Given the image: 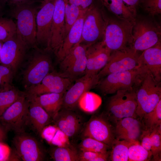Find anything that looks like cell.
Instances as JSON below:
<instances>
[{"label":"cell","instance_id":"5","mask_svg":"<svg viewBox=\"0 0 161 161\" xmlns=\"http://www.w3.org/2000/svg\"><path fill=\"white\" fill-rule=\"evenodd\" d=\"M153 75L147 71L143 75L136 91L137 105V117L141 120L155 107L161 99V88Z\"/></svg>","mask_w":161,"mask_h":161},{"label":"cell","instance_id":"33","mask_svg":"<svg viewBox=\"0 0 161 161\" xmlns=\"http://www.w3.org/2000/svg\"><path fill=\"white\" fill-rule=\"evenodd\" d=\"M144 129H153L161 126V100L155 107L141 120Z\"/></svg>","mask_w":161,"mask_h":161},{"label":"cell","instance_id":"35","mask_svg":"<svg viewBox=\"0 0 161 161\" xmlns=\"http://www.w3.org/2000/svg\"><path fill=\"white\" fill-rule=\"evenodd\" d=\"M110 148L106 144L90 137H84L80 145L81 151H90L98 153L108 152Z\"/></svg>","mask_w":161,"mask_h":161},{"label":"cell","instance_id":"39","mask_svg":"<svg viewBox=\"0 0 161 161\" xmlns=\"http://www.w3.org/2000/svg\"><path fill=\"white\" fill-rule=\"evenodd\" d=\"M142 4L149 16L154 18L161 13V0H143Z\"/></svg>","mask_w":161,"mask_h":161},{"label":"cell","instance_id":"20","mask_svg":"<svg viewBox=\"0 0 161 161\" xmlns=\"http://www.w3.org/2000/svg\"><path fill=\"white\" fill-rule=\"evenodd\" d=\"M68 0H55L53 15L50 49L55 54L63 40L65 5Z\"/></svg>","mask_w":161,"mask_h":161},{"label":"cell","instance_id":"46","mask_svg":"<svg viewBox=\"0 0 161 161\" xmlns=\"http://www.w3.org/2000/svg\"><path fill=\"white\" fill-rule=\"evenodd\" d=\"M7 132L4 127L0 124V143L4 142L6 140Z\"/></svg>","mask_w":161,"mask_h":161},{"label":"cell","instance_id":"3","mask_svg":"<svg viewBox=\"0 0 161 161\" xmlns=\"http://www.w3.org/2000/svg\"><path fill=\"white\" fill-rule=\"evenodd\" d=\"M32 49L28 60L23 63L21 67L23 68L21 76L26 90L41 82L52 68L51 57L46 52L47 50L38 47Z\"/></svg>","mask_w":161,"mask_h":161},{"label":"cell","instance_id":"50","mask_svg":"<svg viewBox=\"0 0 161 161\" xmlns=\"http://www.w3.org/2000/svg\"><path fill=\"white\" fill-rule=\"evenodd\" d=\"M1 91V89H0V91Z\"/></svg>","mask_w":161,"mask_h":161},{"label":"cell","instance_id":"48","mask_svg":"<svg viewBox=\"0 0 161 161\" xmlns=\"http://www.w3.org/2000/svg\"><path fill=\"white\" fill-rule=\"evenodd\" d=\"M1 3L0 2V12L1 11Z\"/></svg>","mask_w":161,"mask_h":161},{"label":"cell","instance_id":"19","mask_svg":"<svg viewBox=\"0 0 161 161\" xmlns=\"http://www.w3.org/2000/svg\"><path fill=\"white\" fill-rule=\"evenodd\" d=\"M115 124L114 132L116 139L125 140L132 144L140 143L139 139L144 129L140 119L137 117H125Z\"/></svg>","mask_w":161,"mask_h":161},{"label":"cell","instance_id":"47","mask_svg":"<svg viewBox=\"0 0 161 161\" xmlns=\"http://www.w3.org/2000/svg\"><path fill=\"white\" fill-rule=\"evenodd\" d=\"M3 43V42L0 41V60L1 52V49Z\"/></svg>","mask_w":161,"mask_h":161},{"label":"cell","instance_id":"27","mask_svg":"<svg viewBox=\"0 0 161 161\" xmlns=\"http://www.w3.org/2000/svg\"><path fill=\"white\" fill-rule=\"evenodd\" d=\"M40 135L48 143L56 146L63 147L70 144L69 138L55 125L46 126Z\"/></svg>","mask_w":161,"mask_h":161},{"label":"cell","instance_id":"31","mask_svg":"<svg viewBox=\"0 0 161 161\" xmlns=\"http://www.w3.org/2000/svg\"><path fill=\"white\" fill-rule=\"evenodd\" d=\"M132 144L125 140H120L115 138L111 147L110 160L112 161H128V150Z\"/></svg>","mask_w":161,"mask_h":161},{"label":"cell","instance_id":"22","mask_svg":"<svg viewBox=\"0 0 161 161\" xmlns=\"http://www.w3.org/2000/svg\"><path fill=\"white\" fill-rule=\"evenodd\" d=\"M140 66L149 72L158 82L161 79V42L143 51L139 56Z\"/></svg>","mask_w":161,"mask_h":161},{"label":"cell","instance_id":"10","mask_svg":"<svg viewBox=\"0 0 161 161\" xmlns=\"http://www.w3.org/2000/svg\"><path fill=\"white\" fill-rule=\"evenodd\" d=\"M87 45L77 44L60 61L59 72L71 80H76L85 74L87 59Z\"/></svg>","mask_w":161,"mask_h":161},{"label":"cell","instance_id":"38","mask_svg":"<svg viewBox=\"0 0 161 161\" xmlns=\"http://www.w3.org/2000/svg\"><path fill=\"white\" fill-rule=\"evenodd\" d=\"M14 76L11 69L5 65L0 64L1 91L9 90L13 87L12 85V81Z\"/></svg>","mask_w":161,"mask_h":161},{"label":"cell","instance_id":"26","mask_svg":"<svg viewBox=\"0 0 161 161\" xmlns=\"http://www.w3.org/2000/svg\"><path fill=\"white\" fill-rule=\"evenodd\" d=\"M102 5L117 18L134 21L135 16L122 0H99Z\"/></svg>","mask_w":161,"mask_h":161},{"label":"cell","instance_id":"32","mask_svg":"<svg viewBox=\"0 0 161 161\" xmlns=\"http://www.w3.org/2000/svg\"><path fill=\"white\" fill-rule=\"evenodd\" d=\"M82 10L78 6L69 3L68 1L66 3L65 10L63 40Z\"/></svg>","mask_w":161,"mask_h":161},{"label":"cell","instance_id":"7","mask_svg":"<svg viewBox=\"0 0 161 161\" xmlns=\"http://www.w3.org/2000/svg\"><path fill=\"white\" fill-rule=\"evenodd\" d=\"M147 71L141 66L124 72L112 73L99 81L98 88L105 94L115 93L118 90L133 89L140 82Z\"/></svg>","mask_w":161,"mask_h":161},{"label":"cell","instance_id":"1","mask_svg":"<svg viewBox=\"0 0 161 161\" xmlns=\"http://www.w3.org/2000/svg\"><path fill=\"white\" fill-rule=\"evenodd\" d=\"M102 13L104 21L102 40L106 46L112 52L128 47L127 46H130L133 41L132 31L135 21L109 16L102 6Z\"/></svg>","mask_w":161,"mask_h":161},{"label":"cell","instance_id":"15","mask_svg":"<svg viewBox=\"0 0 161 161\" xmlns=\"http://www.w3.org/2000/svg\"><path fill=\"white\" fill-rule=\"evenodd\" d=\"M16 134L13 139V143L21 160L24 161L44 160V150L36 138L24 132Z\"/></svg>","mask_w":161,"mask_h":161},{"label":"cell","instance_id":"34","mask_svg":"<svg viewBox=\"0 0 161 161\" xmlns=\"http://www.w3.org/2000/svg\"><path fill=\"white\" fill-rule=\"evenodd\" d=\"M16 34V23L11 19L0 18V41L4 42Z\"/></svg>","mask_w":161,"mask_h":161},{"label":"cell","instance_id":"36","mask_svg":"<svg viewBox=\"0 0 161 161\" xmlns=\"http://www.w3.org/2000/svg\"><path fill=\"white\" fill-rule=\"evenodd\" d=\"M149 129L151 140V152L153 159L154 161H161V126Z\"/></svg>","mask_w":161,"mask_h":161},{"label":"cell","instance_id":"21","mask_svg":"<svg viewBox=\"0 0 161 161\" xmlns=\"http://www.w3.org/2000/svg\"><path fill=\"white\" fill-rule=\"evenodd\" d=\"M52 119L55 125L69 138L76 136L82 127L80 117L73 110H60Z\"/></svg>","mask_w":161,"mask_h":161},{"label":"cell","instance_id":"42","mask_svg":"<svg viewBox=\"0 0 161 161\" xmlns=\"http://www.w3.org/2000/svg\"><path fill=\"white\" fill-rule=\"evenodd\" d=\"M81 151L80 153H79L80 161H94L95 159L104 153L86 151Z\"/></svg>","mask_w":161,"mask_h":161},{"label":"cell","instance_id":"14","mask_svg":"<svg viewBox=\"0 0 161 161\" xmlns=\"http://www.w3.org/2000/svg\"><path fill=\"white\" fill-rule=\"evenodd\" d=\"M82 134L102 142L111 148L115 138L114 129L106 116H93L84 126Z\"/></svg>","mask_w":161,"mask_h":161},{"label":"cell","instance_id":"43","mask_svg":"<svg viewBox=\"0 0 161 161\" xmlns=\"http://www.w3.org/2000/svg\"><path fill=\"white\" fill-rule=\"evenodd\" d=\"M94 0H68V2L78 6L81 10H87L94 2Z\"/></svg>","mask_w":161,"mask_h":161},{"label":"cell","instance_id":"24","mask_svg":"<svg viewBox=\"0 0 161 161\" xmlns=\"http://www.w3.org/2000/svg\"><path fill=\"white\" fill-rule=\"evenodd\" d=\"M64 93H48L27 97L38 103L53 119L62 108Z\"/></svg>","mask_w":161,"mask_h":161},{"label":"cell","instance_id":"18","mask_svg":"<svg viewBox=\"0 0 161 161\" xmlns=\"http://www.w3.org/2000/svg\"><path fill=\"white\" fill-rule=\"evenodd\" d=\"M87 45V59L85 74H97L107 64L111 52L106 45L103 41Z\"/></svg>","mask_w":161,"mask_h":161},{"label":"cell","instance_id":"11","mask_svg":"<svg viewBox=\"0 0 161 161\" xmlns=\"http://www.w3.org/2000/svg\"><path fill=\"white\" fill-rule=\"evenodd\" d=\"M139 56L138 52L129 47L112 52L106 66L98 73L99 78L139 67Z\"/></svg>","mask_w":161,"mask_h":161},{"label":"cell","instance_id":"12","mask_svg":"<svg viewBox=\"0 0 161 161\" xmlns=\"http://www.w3.org/2000/svg\"><path fill=\"white\" fill-rule=\"evenodd\" d=\"M55 0H44L36 17V40L37 47H43L44 49H50L53 15Z\"/></svg>","mask_w":161,"mask_h":161},{"label":"cell","instance_id":"17","mask_svg":"<svg viewBox=\"0 0 161 161\" xmlns=\"http://www.w3.org/2000/svg\"><path fill=\"white\" fill-rule=\"evenodd\" d=\"M72 80L63 77L59 72H49L38 84L26 89L28 97L48 93H65L71 86Z\"/></svg>","mask_w":161,"mask_h":161},{"label":"cell","instance_id":"4","mask_svg":"<svg viewBox=\"0 0 161 161\" xmlns=\"http://www.w3.org/2000/svg\"><path fill=\"white\" fill-rule=\"evenodd\" d=\"M161 28L153 18L137 15L133 28V41L129 47L143 51L161 41Z\"/></svg>","mask_w":161,"mask_h":161},{"label":"cell","instance_id":"13","mask_svg":"<svg viewBox=\"0 0 161 161\" xmlns=\"http://www.w3.org/2000/svg\"><path fill=\"white\" fill-rule=\"evenodd\" d=\"M28 49L16 34L3 42L1 52L0 64L11 69L15 76L25 60Z\"/></svg>","mask_w":161,"mask_h":161},{"label":"cell","instance_id":"45","mask_svg":"<svg viewBox=\"0 0 161 161\" xmlns=\"http://www.w3.org/2000/svg\"><path fill=\"white\" fill-rule=\"evenodd\" d=\"M10 7L24 4H34L41 1V0H2Z\"/></svg>","mask_w":161,"mask_h":161},{"label":"cell","instance_id":"25","mask_svg":"<svg viewBox=\"0 0 161 161\" xmlns=\"http://www.w3.org/2000/svg\"><path fill=\"white\" fill-rule=\"evenodd\" d=\"M29 99V122L40 135L44 128L49 123L51 118L38 103L32 100Z\"/></svg>","mask_w":161,"mask_h":161},{"label":"cell","instance_id":"29","mask_svg":"<svg viewBox=\"0 0 161 161\" xmlns=\"http://www.w3.org/2000/svg\"><path fill=\"white\" fill-rule=\"evenodd\" d=\"M102 100L97 94L89 91L85 92L80 98L78 105L85 112L92 113L101 105Z\"/></svg>","mask_w":161,"mask_h":161},{"label":"cell","instance_id":"41","mask_svg":"<svg viewBox=\"0 0 161 161\" xmlns=\"http://www.w3.org/2000/svg\"><path fill=\"white\" fill-rule=\"evenodd\" d=\"M141 140V145L147 150L152 156L151 152V140L149 129H144L140 138Z\"/></svg>","mask_w":161,"mask_h":161},{"label":"cell","instance_id":"40","mask_svg":"<svg viewBox=\"0 0 161 161\" xmlns=\"http://www.w3.org/2000/svg\"><path fill=\"white\" fill-rule=\"evenodd\" d=\"M12 151L4 142L0 143V161H19L20 158L16 151L13 153Z\"/></svg>","mask_w":161,"mask_h":161},{"label":"cell","instance_id":"9","mask_svg":"<svg viewBox=\"0 0 161 161\" xmlns=\"http://www.w3.org/2000/svg\"><path fill=\"white\" fill-rule=\"evenodd\" d=\"M104 29V21L102 7L94 2L85 13L81 38L78 44L90 45L102 39Z\"/></svg>","mask_w":161,"mask_h":161},{"label":"cell","instance_id":"6","mask_svg":"<svg viewBox=\"0 0 161 161\" xmlns=\"http://www.w3.org/2000/svg\"><path fill=\"white\" fill-rule=\"evenodd\" d=\"M111 97L105 116L109 121L115 123L127 117H137V105L136 91L134 89L119 90Z\"/></svg>","mask_w":161,"mask_h":161},{"label":"cell","instance_id":"2","mask_svg":"<svg viewBox=\"0 0 161 161\" xmlns=\"http://www.w3.org/2000/svg\"><path fill=\"white\" fill-rule=\"evenodd\" d=\"M35 4L11 7V16L16 21L17 36L29 49L37 47L36 17L38 7Z\"/></svg>","mask_w":161,"mask_h":161},{"label":"cell","instance_id":"44","mask_svg":"<svg viewBox=\"0 0 161 161\" xmlns=\"http://www.w3.org/2000/svg\"><path fill=\"white\" fill-rule=\"evenodd\" d=\"M134 15H137V9L143 0H122Z\"/></svg>","mask_w":161,"mask_h":161},{"label":"cell","instance_id":"23","mask_svg":"<svg viewBox=\"0 0 161 161\" xmlns=\"http://www.w3.org/2000/svg\"><path fill=\"white\" fill-rule=\"evenodd\" d=\"M87 10L82 11L56 54L60 61L65 57L74 46L80 42L82 36L85 13Z\"/></svg>","mask_w":161,"mask_h":161},{"label":"cell","instance_id":"28","mask_svg":"<svg viewBox=\"0 0 161 161\" xmlns=\"http://www.w3.org/2000/svg\"><path fill=\"white\" fill-rule=\"evenodd\" d=\"M51 158L55 161H79V153L70 144L53 148L50 151Z\"/></svg>","mask_w":161,"mask_h":161},{"label":"cell","instance_id":"16","mask_svg":"<svg viewBox=\"0 0 161 161\" xmlns=\"http://www.w3.org/2000/svg\"><path fill=\"white\" fill-rule=\"evenodd\" d=\"M98 73L85 74L75 80V83L64 94L63 109L73 110L81 96L97 85L100 78Z\"/></svg>","mask_w":161,"mask_h":161},{"label":"cell","instance_id":"37","mask_svg":"<svg viewBox=\"0 0 161 161\" xmlns=\"http://www.w3.org/2000/svg\"><path fill=\"white\" fill-rule=\"evenodd\" d=\"M152 156L140 143L132 144L128 152L129 161H145L150 159Z\"/></svg>","mask_w":161,"mask_h":161},{"label":"cell","instance_id":"8","mask_svg":"<svg viewBox=\"0 0 161 161\" xmlns=\"http://www.w3.org/2000/svg\"><path fill=\"white\" fill-rule=\"evenodd\" d=\"M30 100L26 95L8 108L0 117V124L7 132L12 131L16 133L24 132L29 122Z\"/></svg>","mask_w":161,"mask_h":161},{"label":"cell","instance_id":"30","mask_svg":"<svg viewBox=\"0 0 161 161\" xmlns=\"http://www.w3.org/2000/svg\"><path fill=\"white\" fill-rule=\"evenodd\" d=\"M25 92H22L14 86L9 90L0 91V117L10 106L23 96Z\"/></svg>","mask_w":161,"mask_h":161},{"label":"cell","instance_id":"49","mask_svg":"<svg viewBox=\"0 0 161 161\" xmlns=\"http://www.w3.org/2000/svg\"><path fill=\"white\" fill-rule=\"evenodd\" d=\"M45 0L47 1H53L54 0Z\"/></svg>","mask_w":161,"mask_h":161}]
</instances>
